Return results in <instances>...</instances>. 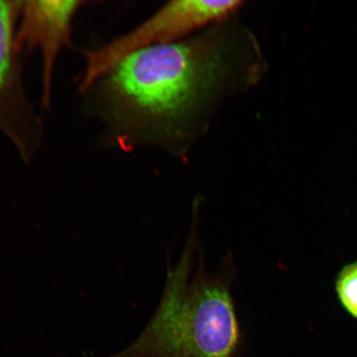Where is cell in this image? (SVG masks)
Segmentation results:
<instances>
[{"mask_svg": "<svg viewBox=\"0 0 357 357\" xmlns=\"http://www.w3.org/2000/svg\"><path fill=\"white\" fill-rule=\"evenodd\" d=\"M195 204L188 240L168 266L159 305L144 331L124 350L107 357H239L244 340L233 296V257L208 270L199 243Z\"/></svg>", "mask_w": 357, "mask_h": 357, "instance_id": "cell-1", "label": "cell"}, {"mask_svg": "<svg viewBox=\"0 0 357 357\" xmlns=\"http://www.w3.org/2000/svg\"><path fill=\"white\" fill-rule=\"evenodd\" d=\"M226 68L225 52L212 41L160 45L120 61L109 73L107 91L133 126L169 134L202 105Z\"/></svg>", "mask_w": 357, "mask_h": 357, "instance_id": "cell-2", "label": "cell"}, {"mask_svg": "<svg viewBox=\"0 0 357 357\" xmlns=\"http://www.w3.org/2000/svg\"><path fill=\"white\" fill-rule=\"evenodd\" d=\"M242 3L234 0H178L167 3L132 32L88 53L82 88L88 89L132 53L181 41L187 34L225 19Z\"/></svg>", "mask_w": 357, "mask_h": 357, "instance_id": "cell-3", "label": "cell"}, {"mask_svg": "<svg viewBox=\"0 0 357 357\" xmlns=\"http://www.w3.org/2000/svg\"><path fill=\"white\" fill-rule=\"evenodd\" d=\"M24 3L20 37L26 47L41 51L44 99L47 102L53 67L61 48L69 41L71 22L79 2L29 1Z\"/></svg>", "mask_w": 357, "mask_h": 357, "instance_id": "cell-4", "label": "cell"}, {"mask_svg": "<svg viewBox=\"0 0 357 357\" xmlns=\"http://www.w3.org/2000/svg\"><path fill=\"white\" fill-rule=\"evenodd\" d=\"M16 3L0 0V105L15 84L13 16ZM1 107V106H0Z\"/></svg>", "mask_w": 357, "mask_h": 357, "instance_id": "cell-5", "label": "cell"}, {"mask_svg": "<svg viewBox=\"0 0 357 357\" xmlns=\"http://www.w3.org/2000/svg\"><path fill=\"white\" fill-rule=\"evenodd\" d=\"M335 288L343 309L357 319V261L343 266L337 275Z\"/></svg>", "mask_w": 357, "mask_h": 357, "instance_id": "cell-6", "label": "cell"}]
</instances>
